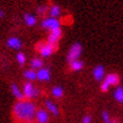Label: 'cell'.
Segmentation results:
<instances>
[{
	"label": "cell",
	"mask_w": 123,
	"mask_h": 123,
	"mask_svg": "<svg viewBox=\"0 0 123 123\" xmlns=\"http://www.w3.org/2000/svg\"><path fill=\"white\" fill-rule=\"evenodd\" d=\"M24 22L26 23L28 26H34L36 24V17L32 14H25L24 15Z\"/></svg>",
	"instance_id": "14"
},
{
	"label": "cell",
	"mask_w": 123,
	"mask_h": 123,
	"mask_svg": "<svg viewBox=\"0 0 123 123\" xmlns=\"http://www.w3.org/2000/svg\"><path fill=\"white\" fill-rule=\"evenodd\" d=\"M23 93H24V96L26 98H34L38 95V90L37 88H35L34 85L31 81L25 82L24 86H23Z\"/></svg>",
	"instance_id": "5"
},
{
	"label": "cell",
	"mask_w": 123,
	"mask_h": 123,
	"mask_svg": "<svg viewBox=\"0 0 123 123\" xmlns=\"http://www.w3.org/2000/svg\"><path fill=\"white\" fill-rule=\"evenodd\" d=\"M24 77L32 81V80L37 78V72H35V70H26L24 72Z\"/></svg>",
	"instance_id": "18"
},
{
	"label": "cell",
	"mask_w": 123,
	"mask_h": 123,
	"mask_svg": "<svg viewBox=\"0 0 123 123\" xmlns=\"http://www.w3.org/2000/svg\"><path fill=\"white\" fill-rule=\"evenodd\" d=\"M103 81H104L108 87H111V86H116L120 82V77L116 75V74H108V75L105 77V79Z\"/></svg>",
	"instance_id": "7"
},
{
	"label": "cell",
	"mask_w": 123,
	"mask_h": 123,
	"mask_svg": "<svg viewBox=\"0 0 123 123\" xmlns=\"http://www.w3.org/2000/svg\"><path fill=\"white\" fill-rule=\"evenodd\" d=\"M82 52V46L80 43L76 42L74 44L70 46L69 49V52H68V55H67V59L69 61V63L72 62V61H76V60H79V56L81 54Z\"/></svg>",
	"instance_id": "2"
},
{
	"label": "cell",
	"mask_w": 123,
	"mask_h": 123,
	"mask_svg": "<svg viewBox=\"0 0 123 123\" xmlns=\"http://www.w3.org/2000/svg\"><path fill=\"white\" fill-rule=\"evenodd\" d=\"M11 93H12V95L18 99V101H24V98H25V96H24V93H23L22 90L19 89V87L16 84H12L11 85Z\"/></svg>",
	"instance_id": "11"
},
{
	"label": "cell",
	"mask_w": 123,
	"mask_h": 123,
	"mask_svg": "<svg viewBox=\"0 0 123 123\" xmlns=\"http://www.w3.org/2000/svg\"><path fill=\"white\" fill-rule=\"evenodd\" d=\"M36 11H37V14L40 16H45L49 11H50V9H49V6H46V5H42V6L37 7Z\"/></svg>",
	"instance_id": "21"
},
{
	"label": "cell",
	"mask_w": 123,
	"mask_h": 123,
	"mask_svg": "<svg viewBox=\"0 0 123 123\" xmlns=\"http://www.w3.org/2000/svg\"><path fill=\"white\" fill-rule=\"evenodd\" d=\"M7 45H8V48L14 49V50H18V49L22 48V42H20V40H19L18 37L12 36V37L8 38Z\"/></svg>",
	"instance_id": "10"
},
{
	"label": "cell",
	"mask_w": 123,
	"mask_h": 123,
	"mask_svg": "<svg viewBox=\"0 0 123 123\" xmlns=\"http://www.w3.org/2000/svg\"><path fill=\"white\" fill-rule=\"evenodd\" d=\"M16 59H17V62H18L20 66H24L25 62H26V56L23 52H19L17 55H16Z\"/></svg>",
	"instance_id": "22"
},
{
	"label": "cell",
	"mask_w": 123,
	"mask_h": 123,
	"mask_svg": "<svg viewBox=\"0 0 123 123\" xmlns=\"http://www.w3.org/2000/svg\"><path fill=\"white\" fill-rule=\"evenodd\" d=\"M49 14H50V17H52V18H58V17L60 16V14H61L60 7L59 6H56V5H53L52 7L50 8Z\"/></svg>",
	"instance_id": "16"
},
{
	"label": "cell",
	"mask_w": 123,
	"mask_h": 123,
	"mask_svg": "<svg viewBox=\"0 0 123 123\" xmlns=\"http://www.w3.org/2000/svg\"><path fill=\"white\" fill-rule=\"evenodd\" d=\"M92 122V117L89 115H85L82 119V123H90Z\"/></svg>",
	"instance_id": "24"
},
{
	"label": "cell",
	"mask_w": 123,
	"mask_h": 123,
	"mask_svg": "<svg viewBox=\"0 0 123 123\" xmlns=\"http://www.w3.org/2000/svg\"><path fill=\"white\" fill-rule=\"evenodd\" d=\"M36 107L35 104L31 101H18L14 105L12 113L17 120L23 122H31L33 117L36 116Z\"/></svg>",
	"instance_id": "1"
},
{
	"label": "cell",
	"mask_w": 123,
	"mask_h": 123,
	"mask_svg": "<svg viewBox=\"0 0 123 123\" xmlns=\"http://www.w3.org/2000/svg\"><path fill=\"white\" fill-rule=\"evenodd\" d=\"M0 17H1V18H4L5 17V14H4V11L2 10H0Z\"/></svg>",
	"instance_id": "25"
},
{
	"label": "cell",
	"mask_w": 123,
	"mask_h": 123,
	"mask_svg": "<svg viewBox=\"0 0 123 123\" xmlns=\"http://www.w3.org/2000/svg\"><path fill=\"white\" fill-rule=\"evenodd\" d=\"M84 68V62L81 60H76V61H72L70 62V69L74 71H80Z\"/></svg>",
	"instance_id": "15"
},
{
	"label": "cell",
	"mask_w": 123,
	"mask_h": 123,
	"mask_svg": "<svg viewBox=\"0 0 123 123\" xmlns=\"http://www.w3.org/2000/svg\"><path fill=\"white\" fill-rule=\"evenodd\" d=\"M114 97H115V99L117 102H120V103H122L123 104V88L122 87H119V88L115 90Z\"/></svg>",
	"instance_id": "19"
},
{
	"label": "cell",
	"mask_w": 123,
	"mask_h": 123,
	"mask_svg": "<svg viewBox=\"0 0 123 123\" xmlns=\"http://www.w3.org/2000/svg\"><path fill=\"white\" fill-rule=\"evenodd\" d=\"M102 117H103V121H104L105 123H116L115 121H113V120L110 117V115H108V113L106 112V111H104V112L102 113Z\"/></svg>",
	"instance_id": "23"
},
{
	"label": "cell",
	"mask_w": 123,
	"mask_h": 123,
	"mask_svg": "<svg viewBox=\"0 0 123 123\" xmlns=\"http://www.w3.org/2000/svg\"><path fill=\"white\" fill-rule=\"evenodd\" d=\"M36 49H37V51L40 52V54L43 58H48V56H50L54 52V50L56 48L51 45L49 42H40L37 44V46H36Z\"/></svg>",
	"instance_id": "3"
},
{
	"label": "cell",
	"mask_w": 123,
	"mask_h": 123,
	"mask_svg": "<svg viewBox=\"0 0 123 123\" xmlns=\"http://www.w3.org/2000/svg\"><path fill=\"white\" fill-rule=\"evenodd\" d=\"M93 76L94 78L98 80V81H101L103 79H105V70H104V67L103 66H96V67L94 68V71H93Z\"/></svg>",
	"instance_id": "8"
},
{
	"label": "cell",
	"mask_w": 123,
	"mask_h": 123,
	"mask_svg": "<svg viewBox=\"0 0 123 123\" xmlns=\"http://www.w3.org/2000/svg\"><path fill=\"white\" fill-rule=\"evenodd\" d=\"M61 36H62V31H61V28L51 31V33H50V35H49V37H48V42L51 45H53V46L56 48V44H58V42L60 41Z\"/></svg>",
	"instance_id": "6"
},
{
	"label": "cell",
	"mask_w": 123,
	"mask_h": 123,
	"mask_svg": "<svg viewBox=\"0 0 123 123\" xmlns=\"http://www.w3.org/2000/svg\"><path fill=\"white\" fill-rule=\"evenodd\" d=\"M36 122L37 123H48L49 121V113L45 110H38L36 112Z\"/></svg>",
	"instance_id": "9"
},
{
	"label": "cell",
	"mask_w": 123,
	"mask_h": 123,
	"mask_svg": "<svg viewBox=\"0 0 123 123\" xmlns=\"http://www.w3.org/2000/svg\"><path fill=\"white\" fill-rule=\"evenodd\" d=\"M52 95L54 97H56V98H60L63 95V89L61 87H59V86H55V87L52 88Z\"/></svg>",
	"instance_id": "20"
},
{
	"label": "cell",
	"mask_w": 123,
	"mask_h": 123,
	"mask_svg": "<svg viewBox=\"0 0 123 123\" xmlns=\"http://www.w3.org/2000/svg\"><path fill=\"white\" fill-rule=\"evenodd\" d=\"M50 77H51L50 71L48 69H45V68H42V69H40L37 71V79L41 80V81H48Z\"/></svg>",
	"instance_id": "12"
},
{
	"label": "cell",
	"mask_w": 123,
	"mask_h": 123,
	"mask_svg": "<svg viewBox=\"0 0 123 123\" xmlns=\"http://www.w3.org/2000/svg\"><path fill=\"white\" fill-rule=\"evenodd\" d=\"M25 123H32V122H25Z\"/></svg>",
	"instance_id": "26"
},
{
	"label": "cell",
	"mask_w": 123,
	"mask_h": 123,
	"mask_svg": "<svg viewBox=\"0 0 123 123\" xmlns=\"http://www.w3.org/2000/svg\"><path fill=\"white\" fill-rule=\"evenodd\" d=\"M45 106L48 108V111L50 113H52L53 115L58 116L59 115V110H58V106H56L54 103H52L51 101H45Z\"/></svg>",
	"instance_id": "13"
},
{
	"label": "cell",
	"mask_w": 123,
	"mask_h": 123,
	"mask_svg": "<svg viewBox=\"0 0 123 123\" xmlns=\"http://www.w3.org/2000/svg\"><path fill=\"white\" fill-rule=\"evenodd\" d=\"M42 27L45 30H49L50 32L54 30L60 28V20L58 18H52V17H48V18L43 19L42 22Z\"/></svg>",
	"instance_id": "4"
},
{
	"label": "cell",
	"mask_w": 123,
	"mask_h": 123,
	"mask_svg": "<svg viewBox=\"0 0 123 123\" xmlns=\"http://www.w3.org/2000/svg\"><path fill=\"white\" fill-rule=\"evenodd\" d=\"M43 67V61L38 58H34L32 61H31V68L32 69H42Z\"/></svg>",
	"instance_id": "17"
}]
</instances>
